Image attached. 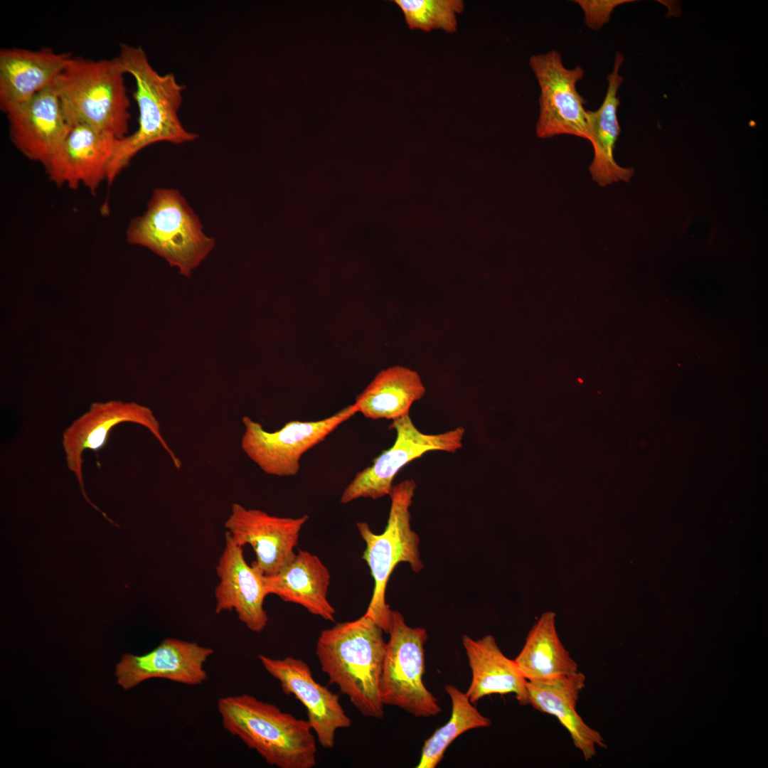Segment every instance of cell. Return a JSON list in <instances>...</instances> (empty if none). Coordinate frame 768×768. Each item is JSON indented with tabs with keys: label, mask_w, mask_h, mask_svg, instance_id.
<instances>
[{
	"label": "cell",
	"mask_w": 768,
	"mask_h": 768,
	"mask_svg": "<svg viewBox=\"0 0 768 768\" xmlns=\"http://www.w3.org/2000/svg\"><path fill=\"white\" fill-rule=\"evenodd\" d=\"M426 391L418 373L395 366L380 370L356 398L357 412L372 420H397L409 415Z\"/></svg>",
	"instance_id": "23"
},
{
	"label": "cell",
	"mask_w": 768,
	"mask_h": 768,
	"mask_svg": "<svg viewBox=\"0 0 768 768\" xmlns=\"http://www.w3.org/2000/svg\"><path fill=\"white\" fill-rule=\"evenodd\" d=\"M72 57L50 48L0 50V109L6 114L53 85Z\"/></svg>",
	"instance_id": "18"
},
{
	"label": "cell",
	"mask_w": 768,
	"mask_h": 768,
	"mask_svg": "<svg viewBox=\"0 0 768 768\" xmlns=\"http://www.w3.org/2000/svg\"><path fill=\"white\" fill-rule=\"evenodd\" d=\"M529 64L538 82L540 114L535 133L541 139L560 134L579 137L590 141L586 101L576 88L584 75L580 66L567 69L559 52L533 55Z\"/></svg>",
	"instance_id": "10"
},
{
	"label": "cell",
	"mask_w": 768,
	"mask_h": 768,
	"mask_svg": "<svg viewBox=\"0 0 768 768\" xmlns=\"http://www.w3.org/2000/svg\"><path fill=\"white\" fill-rule=\"evenodd\" d=\"M555 617L553 612L541 614L514 659L528 681L545 683L578 671L577 663L560 640Z\"/></svg>",
	"instance_id": "24"
},
{
	"label": "cell",
	"mask_w": 768,
	"mask_h": 768,
	"mask_svg": "<svg viewBox=\"0 0 768 768\" xmlns=\"http://www.w3.org/2000/svg\"><path fill=\"white\" fill-rule=\"evenodd\" d=\"M383 630L363 615L320 633L316 654L329 682L363 715L382 718L380 683L386 643Z\"/></svg>",
	"instance_id": "2"
},
{
	"label": "cell",
	"mask_w": 768,
	"mask_h": 768,
	"mask_svg": "<svg viewBox=\"0 0 768 768\" xmlns=\"http://www.w3.org/2000/svg\"><path fill=\"white\" fill-rule=\"evenodd\" d=\"M416 489L413 479L393 485L389 494L390 508L386 527L380 534L372 531L366 522L356 527L366 543L362 558L368 564L374 581L373 594L363 614L373 620L385 633L391 625L392 610L385 601L389 578L400 562H407L415 572L424 567L419 552L420 538L411 529L412 504Z\"/></svg>",
	"instance_id": "6"
},
{
	"label": "cell",
	"mask_w": 768,
	"mask_h": 768,
	"mask_svg": "<svg viewBox=\"0 0 768 768\" xmlns=\"http://www.w3.org/2000/svg\"><path fill=\"white\" fill-rule=\"evenodd\" d=\"M213 653V649L196 642L166 638L144 655L124 654L116 666L115 676L124 690L154 678L197 686L207 679L204 664Z\"/></svg>",
	"instance_id": "14"
},
{
	"label": "cell",
	"mask_w": 768,
	"mask_h": 768,
	"mask_svg": "<svg viewBox=\"0 0 768 768\" xmlns=\"http://www.w3.org/2000/svg\"><path fill=\"white\" fill-rule=\"evenodd\" d=\"M309 516L278 517L259 510L246 508L235 503L225 523L232 540L254 550L256 560L252 563L265 575L277 573L295 555L302 528Z\"/></svg>",
	"instance_id": "12"
},
{
	"label": "cell",
	"mask_w": 768,
	"mask_h": 768,
	"mask_svg": "<svg viewBox=\"0 0 768 768\" xmlns=\"http://www.w3.org/2000/svg\"><path fill=\"white\" fill-rule=\"evenodd\" d=\"M123 422H133L148 429L168 453L175 467L181 462L163 437L160 425L152 410L136 402L110 400L94 402L90 410L75 420L63 434L62 444L68 469L78 481L84 498L107 520V515L95 506L85 492L83 480L82 455L86 449L101 450L107 444L110 431Z\"/></svg>",
	"instance_id": "11"
},
{
	"label": "cell",
	"mask_w": 768,
	"mask_h": 768,
	"mask_svg": "<svg viewBox=\"0 0 768 768\" xmlns=\"http://www.w3.org/2000/svg\"><path fill=\"white\" fill-rule=\"evenodd\" d=\"M388 634L380 683L382 703L416 717L436 716L441 708L422 681L427 631L409 626L399 612L393 611Z\"/></svg>",
	"instance_id": "7"
},
{
	"label": "cell",
	"mask_w": 768,
	"mask_h": 768,
	"mask_svg": "<svg viewBox=\"0 0 768 768\" xmlns=\"http://www.w3.org/2000/svg\"><path fill=\"white\" fill-rule=\"evenodd\" d=\"M118 57L124 73L135 81L133 97L139 110L138 128L117 141L107 170L108 184L148 146L160 142L181 144L198 138L183 127L178 117L185 86L175 75L158 73L141 46L120 43Z\"/></svg>",
	"instance_id": "1"
},
{
	"label": "cell",
	"mask_w": 768,
	"mask_h": 768,
	"mask_svg": "<svg viewBox=\"0 0 768 768\" xmlns=\"http://www.w3.org/2000/svg\"><path fill=\"white\" fill-rule=\"evenodd\" d=\"M624 60V56L617 52L613 70L607 78L608 88L602 104L595 111L587 110L590 142L594 149L593 160L588 169L592 180L600 186L619 181L628 182L634 172L633 168L618 165L613 154L621 132L617 118L620 104L617 91L623 81L619 70Z\"/></svg>",
	"instance_id": "22"
},
{
	"label": "cell",
	"mask_w": 768,
	"mask_h": 768,
	"mask_svg": "<svg viewBox=\"0 0 768 768\" xmlns=\"http://www.w3.org/2000/svg\"><path fill=\"white\" fill-rule=\"evenodd\" d=\"M258 658L265 671L280 683L283 693L293 695L303 704L320 745L333 748L336 731L351 725L338 695L318 683L309 665L302 659L292 656L273 658L262 654Z\"/></svg>",
	"instance_id": "13"
},
{
	"label": "cell",
	"mask_w": 768,
	"mask_h": 768,
	"mask_svg": "<svg viewBox=\"0 0 768 768\" xmlns=\"http://www.w3.org/2000/svg\"><path fill=\"white\" fill-rule=\"evenodd\" d=\"M586 677L575 672L545 682H526L528 701L535 710L554 715L568 731L575 747L586 761L596 754V747H607L599 732L587 725L576 711Z\"/></svg>",
	"instance_id": "19"
},
{
	"label": "cell",
	"mask_w": 768,
	"mask_h": 768,
	"mask_svg": "<svg viewBox=\"0 0 768 768\" xmlns=\"http://www.w3.org/2000/svg\"><path fill=\"white\" fill-rule=\"evenodd\" d=\"M411 30L430 32L441 29L447 33L457 30V15L464 9L462 0H394Z\"/></svg>",
	"instance_id": "26"
},
{
	"label": "cell",
	"mask_w": 768,
	"mask_h": 768,
	"mask_svg": "<svg viewBox=\"0 0 768 768\" xmlns=\"http://www.w3.org/2000/svg\"><path fill=\"white\" fill-rule=\"evenodd\" d=\"M10 139L27 159L44 166L67 136L71 125L55 82L6 114Z\"/></svg>",
	"instance_id": "15"
},
{
	"label": "cell",
	"mask_w": 768,
	"mask_h": 768,
	"mask_svg": "<svg viewBox=\"0 0 768 768\" xmlns=\"http://www.w3.org/2000/svg\"><path fill=\"white\" fill-rule=\"evenodd\" d=\"M219 583L215 589L216 614L234 610L250 631L261 632L267 625L264 601L268 595L265 575L245 559L242 547L225 533V543L216 566Z\"/></svg>",
	"instance_id": "17"
},
{
	"label": "cell",
	"mask_w": 768,
	"mask_h": 768,
	"mask_svg": "<svg viewBox=\"0 0 768 768\" xmlns=\"http://www.w3.org/2000/svg\"><path fill=\"white\" fill-rule=\"evenodd\" d=\"M356 412L355 405H349L323 420L289 421L272 432L245 416L241 447L265 473L278 476H295L300 468L302 456Z\"/></svg>",
	"instance_id": "8"
},
{
	"label": "cell",
	"mask_w": 768,
	"mask_h": 768,
	"mask_svg": "<svg viewBox=\"0 0 768 768\" xmlns=\"http://www.w3.org/2000/svg\"><path fill=\"white\" fill-rule=\"evenodd\" d=\"M393 421L389 427L396 432L393 445L374 459L371 466L356 474L342 493L341 503L360 498L377 499L389 496L395 475L409 462L430 451L455 452L462 447L465 432L462 427L429 434L415 426L410 415Z\"/></svg>",
	"instance_id": "9"
},
{
	"label": "cell",
	"mask_w": 768,
	"mask_h": 768,
	"mask_svg": "<svg viewBox=\"0 0 768 768\" xmlns=\"http://www.w3.org/2000/svg\"><path fill=\"white\" fill-rule=\"evenodd\" d=\"M452 701V714L448 722L437 729L425 741L417 768H434L444 758L450 744L462 733L474 728L491 725V720L482 715L465 693L452 685L445 686Z\"/></svg>",
	"instance_id": "25"
},
{
	"label": "cell",
	"mask_w": 768,
	"mask_h": 768,
	"mask_svg": "<svg viewBox=\"0 0 768 768\" xmlns=\"http://www.w3.org/2000/svg\"><path fill=\"white\" fill-rule=\"evenodd\" d=\"M331 575L316 555L299 550L293 559L272 575H265L268 594L299 604L309 612L334 622L336 611L327 599Z\"/></svg>",
	"instance_id": "20"
},
{
	"label": "cell",
	"mask_w": 768,
	"mask_h": 768,
	"mask_svg": "<svg viewBox=\"0 0 768 768\" xmlns=\"http://www.w3.org/2000/svg\"><path fill=\"white\" fill-rule=\"evenodd\" d=\"M85 124H74L55 152L43 166L50 180L58 186L95 191L107 180L117 141Z\"/></svg>",
	"instance_id": "16"
},
{
	"label": "cell",
	"mask_w": 768,
	"mask_h": 768,
	"mask_svg": "<svg viewBox=\"0 0 768 768\" xmlns=\"http://www.w3.org/2000/svg\"><path fill=\"white\" fill-rule=\"evenodd\" d=\"M218 710L223 727L270 765L279 768L316 765V742L307 720L297 718L248 694L219 698Z\"/></svg>",
	"instance_id": "3"
},
{
	"label": "cell",
	"mask_w": 768,
	"mask_h": 768,
	"mask_svg": "<svg viewBox=\"0 0 768 768\" xmlns=\"http://www.w3.org/2000/svg\"><path fill=\"white\" fill-rule=\"evenodd\" d=\"M462 644L472 674L465 693L471 703L491 694L514 693L521 705H528L527 680L515 661L503 654L493 636L474 640L463 635Z\"/></svg>",
	"instance_id": "21"
},
{
	"label": "cell",
	"mask_w": 768,
	"mask_h": 768,
	"mask_svg": "<svg viewBox=\"0 0 768 768\" xmlns=\"http://www.w3.org/2000/svg\"><path fill=\"white\" fill-rule=\"evenodd\" d=\"M126 235L129 243L148 248L187 277L215 245L185 198L174 188L156 189L146 211L129 223Z\"/></svg>",
	"instance_id": "5"
},
{
	"label": "cell",
	"mask_w": 768,
	"mask_h": 768,
	"mask_svg": "<svg viewBox=\"0 0 768 768\" xmlns=\"http://www.w3.org/2000/svg\"><path fill=\"white\" fill-rule=\"evenodd\" d=\"M118 56L71 57L55 82L70 124H85L120 139L129 129L130 100Z\"/></svg>",
	"instance_id": "4"
},
{
	"label": "cell",
	"mask_w": 768,
	"mask_h": 768,
	"mask_svg": "<svg viewBox=\"0 0 768 768\" xmlns=\"http://www.w3.org/2000/svg\"><path fill=\"white\" fill-rule=\"evenodd\" d=\"M630 0L608 1H575L583 9L585 23L588 27L597 30L608 22L614 9L622 4L631 2Z\"/></svg>",
	"instance_id": "27"
}]
</instances>
